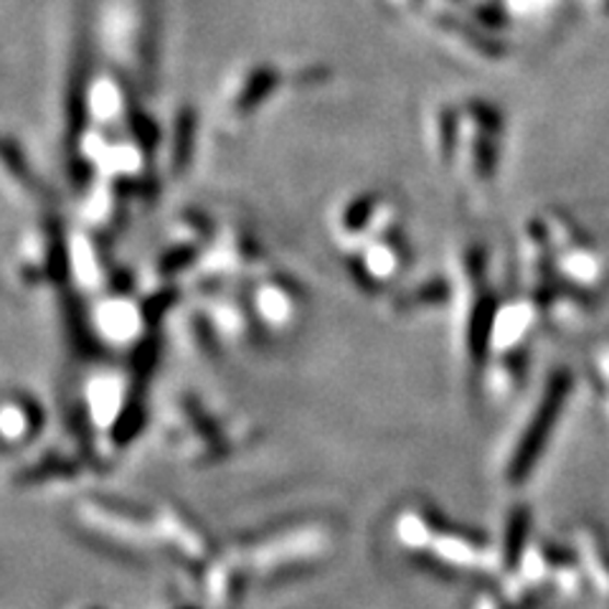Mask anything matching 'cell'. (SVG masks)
Segmentation results:
<instances>
[{"mask_svg":"<svg viewBox=\"0 0 609 609\" xmlns=\"http://www.w3.org/2000/svg\"><path fill=\"white\" fill-rule=\"evenodd\" d=\"M13 275L21 290H61L69 279V231L54 216H42L21 234Z\"/></svg>","mask_w":609,"mask_h":609,"instance_id":"obj_3","label":"cell"},{"mask_svg":"<svg viewBox=\"0 0 609 609\" xmlns=\"http://www.w3.org/2000/svg\"><path fill=\"white\" fill-rule=\"evenodd\" d=\"M87 609H97V607H87Z\"/></svg>","mask_w":609,"mask_h":609,"instance_id":"obj_20","label":"cell"},{"mask_svg":"<svg viewBox=\"0 0 609 609\" xmlns=\"http://www.w3.org/2000/svg\"><path fill=\"white\" fill-rule=\"evenodd\" d=\"M198 308L211 320L223 346L242 351L256 348L267 335L262 331L260 320L254 318L244 292H237L234 287H214V290L198 292Z\"/></svg>","mask_w":609,"mask_h":609,"instance_id":"obj_9","label":"cell"},{"mask_svg":"<svg viewBox=\"0 0 609 609\" xmlns=\"http://www.w3.org/2000/svg\"><path fill=\"white\" fill-rule=\"evenodd\" d=\"M267 246L260 242L250 227L227 223L198 260L194 269V290H214V287H237L250 283L260 272L267 269Z\"/></svg>","mask_w":609,"mask_h":609,"instance_id":"obj_2","label":"cell"},{"mask_svg":"<svg viewBox=\"0 0 609 609\" xmlns=\"http://www.w3.org/2000/svg\"><path fill=\"white\" fill-rule=\"evenodd\" d=\"M0 181L11 196L26 198V202L42 198V183H38L34 168L28 165L26 152L11 135H0Z\"/></svg>","mask_w":609,"mask_h":609,"instance_id":"obj_16","label":"cell"},{"mask_svg":"<svg viewBox=\"0 0 609 609\" xmlns=\"http://www.w3.org/2000/svg\"><path fill=\"white\" fill-rule=\"evenodd\" d=\"M87 416L97 429L115 432L117 443L130 439L140 427V406L130 399V387L117 371H100L87 381Z\"/></svg>","mask_w":609,"mask_h":609,"instance_id":"obj_7","label":"cell"},{"mask_svg":"<svg viewBox=\"0 0 609 609\" xmlns=\"http://www.w3.org/2000/svg\"><path fill=\"white\" fill-rule=\"evenodd\" d=\"M391 229V206L374 191H360L333 208L331 234L343 250H358L368 239Z\"/></svg>","mask_w":609,"mask_h":609,"instance_id":"obj_10","label":"cell"},{"mask_svg":"<svg viewBox=\"0 0 609 609\" xmlns=\"http://www.w3.org/2000/svg\"><path fill=\"white\" fill-rule=\"evenodd\" d=\"M138 87L127 79L123 71L102 67L92 69L87 79L84 92V110H87V127H107L117 130L130 123L138 112Z\"/></svg>","mask_w":609,"mask_h":609,"instance_id":"obj_8","label":"cell"},{"mask_svg":"<svg viewBox=\"0 0 609 609\" xmlns=\"http://www.w3.org/2000/svg\"><path fill=\"white\" fill-rule=\"evenodd\" d=\"M87 315H90L97 341L107 348H138L156 328L148 312L146 295H135V290H107L94 295Z\"/></svg>","mask_w":609,"mask_h":609,"instance_id":"obj_5","label":"cell"},{"mask_svg":"<svg viewBox=\"0 0 609 609\" xmlns=\"http://www.w3.org/2000/svg\"><path fill=\"white\" fill-rule=\"evenodd\" d=\"M79 518H82L92 531H97L102 539L138 551L150 547L152 536L158 533L156 526H142L130 513H119L115 510V506H107V503H84V506H79Z\"/></svg>","mask_w":609,"mask_h":609,"instance_id":"obj_13","label":"cell"},{"mask_svg":"<svg viewBox=\"0 0 609 609\" xmlns=\"http://www.w3.org/2000/svg\"><path fill=\"white\" fill-rule=\"evenodd\" d=\"M44 429V409L26 391H8L0 399V443L26 447Z\"/></svg>","mask_w":609,"mask_h":609,"instance_id":"obj_15","label":"cell"},{"mask_svg":"<svg viewBox=\"0 0 609 609\" xmlns=\"http://www.w3.org/2000/svg\"><path fill=\"white\" fill-rule=\"evenodd\" d=\"M208 597L216 607H231L234 599L239 597V579H237V568L231 564L216 566L211 576H208Z\"/></svg>","mask_w":609,"mask_h":609,"instance_id":"obj_18","label":"cell"},{"mask_svg":"<svg viewBox=\"0 0 609 609\" xmlns=\"http://www.w3.org/2000/svg\"><path fill=\"white\" fill-rule=\"evenodd\" d=\"M287 84L285 69L269 61H254L231 71L219 92L216 112L221 125H244L254 119Z\"/></svg>","mask_w":609,"mask_h":609,"instance_id":"obj_6","label":"cell"},{"mask_svg":"<svg viewBox=\"0 0 609 609\" xmlns=\"http://www.w3.org/2000/svg\"><path fill=\"white\" fill-rule=\"evenodd\" d=\"M196 135H198V117L191 104H181L171 117L168 127H163V146H160V165L168 179H181L188 173L194 163L196 152Z\"/></svg>","mask_w":609,"mask_h":609,"instance_id":"obj_14","label":"cell"},{"mask_svg":"<svg viewBox=\"0 0 609 609\" xmlns=\"http://www.w3.org/2000/svg\"><path fill=\"white\" fill-rule=\"evenodd\" d=\"M526 536V516L524 513H516V518H513L510 524V539H508V551L513 556L520 551V541H524Z\"/></svg>","mask_w":609,"mask_h":609,"instance_id":"obj_19","label":"cell"},{"mask_svg":"<svg viewBox=\"0 0 609 609\" xmlns=\"http://www.w3.org/2000/svg\"><path fill=\"white\" fill-rule=\"evenodd\" d=\"M110 250V237L87 227L69 231V279L79 292L100 295L110 285L117 269Z\"/></svg>","mask_w":609,"mask_h":609,"instance_id":"obj_11","label":"cell"},{"mask_svg":"<svg viewBox=\"0 0 609 609\" xmlns=\"http://www.w3.org/2000/svg\"><path fill=\"white\" fill-rule=\"evenodd\" d=\"M328 547V533L320 528H304V531L285 533L277 539L264 541L260 547L250 551V566L254 568H279L300 564V561H310L318 554H323Z\"/></svg>","mask_w":609,"mask_h":609,"instance_id":"obj_12","label":"cell"},{"mask_svg":"<svg viewBox=\"0 0 609 609\" xmlns=\"http://www.w3.org/2000/svg\"><path fill=\"white\" fill-rule=\"evenodd\" d=\"M156 528L160 539H165L168 547L179 551L183 559L202 561L208 556V541L196 531L194 524H188V520L179 516L173 508H163V513L158 516Z\"/></svg>","mask_w":609,"mask_h":609,"instance_id":"obj_17","label":"cell"},{"mask_svg":"<svg viewBox=\"0 0 609 609\" xmlns=\"http://www.w3.org/2000/svg\"><path fill=\"white\" fill-rule=\"evenodd\" d=\"M100 51L107 67L123 71L140 92H150L158 71V13L150 0H104Z\"/></svg>","mask_w":609,"mask_h":609,"instance_id":"obj_1","label":"cell"},{"mask_svg":"<svg viewBox=\"0 0 609 609\" xmlns=\"http://www.w3.org/2000/svg\"><path fill=\"white\" fill-rule=\"evenodd\" d=\"M246 302L267 335L295 333L308 315V290L283 269H264L242 287Z\"/></svg>","mask_w":609,"mask_h":609,"instance_id":"obj_4","label":"cell"}]
</instances>
